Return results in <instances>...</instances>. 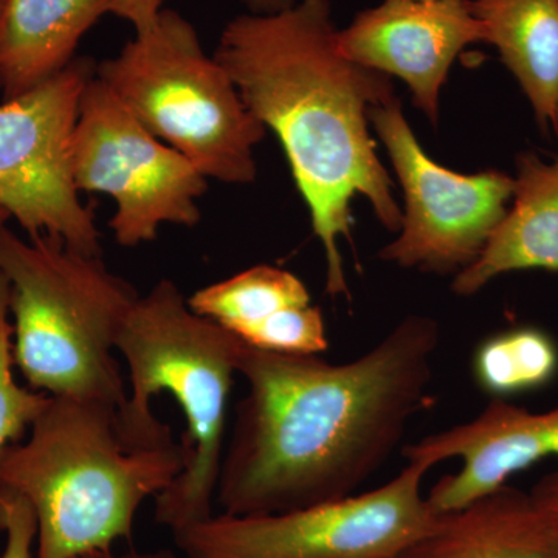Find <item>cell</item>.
Here are the masks:
<instances>
[{"mask_svg":"<svg viewBox=\"0 0 558 558\" xmlns=\"http://www.w3.org/2000/svg\"><path fill=\"white\" fill-rule=\"evenodd\" d=\"M438 344V323L418 315L339 365L242 341L236 371L247 392L220 461L222 513L267 515L357 494L421 410Z\"/></svg>","mask_w":558,"mask_h":558,"instance_id":"6da1fadb","label":"cell"},{"mask_svg":"<svg viewBox=\"0 0 558 558\" xmlns=\"http://www.w3.org/2000/svg\"><path fill=\"white\" fill-rule=\"evenodd\" d=\"M215 58L250 112L281 142L325 248L326 292L349 295L339 241L351 236V201L362 194L381 226L402 227L368 128L369 109L396 97L391 76L341 53L329 0L234 17L220 33Z\"/></svg>","mask_w":558,"mask_h":558,"instance_id":"7a4b0ae2","label":"cell"},{"mask_svg":"<svg viewBox=\"0 0 558 558\" xmlns=\"http://www.w3.org/2000/svg\"><path fill=\"white\" fill-rule=\"evenodd\" d=\"M186 453L163 422L123 405L51 398L28 436L0 454V490L36 519V558H78L130 539L140 506L179 478Z\"/></svg>","mask_w":558,"mask_h":558,"instance_id":"3957f363","label":"cell"},{"mask_svg":"<svg viewBox=\"0 0 558 558\" xmlns=\"http://www.w3.org/2000/svg\"><path fill=\"white\" fill-rule=\"evenodd\" d=\"M0 274L9 284L13 362L28 387L51 398L124 405L117 339L138 299L101 256L50 236L0 231Z\"/></svg>","mask_w":558,"mask_h":558,"instance_id":"277c9868","label":"cell"},{"mask_svg":"<svg viewBox=\"0 0 558 558\" xmlns=\"http://www.w3.org/2000/svg\"><path fill=\"white\" fill-rule=\"evenodd\" d=\"M241 344L236 333L191 310L170 279L138 296L117 339L130 376L124 413L156 422L150 402L170 392L189 425L185 469L156 497L157 523L172 532L213 515Z\"/></svg>","mask_w":558,"mask_h":558,"instance_id":"5b68a950","label":"cell"},{"mask_svg":"<svg viewBox=\"0 0 558 558\" xmlns=\"http://www.w3.org/2000/svg\"><path fill=\"white\" fill-rule=\"evenodd\" d=\"M95 75L150 134L186 157L205 178L230 185L255 180L253 148L266 126L178 11H161L148 32L97 64Z\"/></svg>","mask_w":558,"mask_h":558,"instance_id":"8992f818","label":"cell"},{"mask_svg":"<svg viewBox=\"0 0 558 558\" xmlns=\"http://www.w3.org/2000/svg\"><path fill=\"white\" fill-rule=\"evenodd\" d=\"M428 470L409 462L374 490L267 515L220 513L172 535L189 558H398L435 519L422 492Z\"/></svg>","mask_w":558,"mask_h":558,"instance_id":"52a82bcc","label":"cell"},{"mask_svg":"<svg viewBox=\"0 0 558 558\" xmlns=\"http://www.w3.org/2000/svg\"><path fill=\"white\" fill-rule=\"evenodd\" d=\"M95 68L89 58H75L0 105V208L28 238H54L84 255L101 256L100 230L73 178V135Z\"/></svg>","mask_w":558,"mask_h":558,"instance_id":"ba28073f","label":"cell"},{"mask_svg":"<svg viewBox=\"0 0 558 558\" xmlns=\"http://www.w3.org/2000/svg\"><path fill=\"white\" fill-rule=\"evenodd\" d=\"M73 178L80 193L112 197L109 227L117 244L156 240L161 226L196 227L207 178L186 157L150 134L94 76L83 92L73 135Z\"/></svg>","mask_w":558,"mask_h":558,"instance_id":"9c48e42d","label":"cell"},{"mask_svg":"<svg viewBox=\"0 0 558 558\" xmlns=\"http://www.w3.org/2000/svg\"><path fill=\"white\" fill-rule=\"evenodd\" d=\"M368 117L405 194L400 236L381 248L380 258L405 269L459 274L475 263L505 219L513 178L502 171L462 175L440 167L418 145L396 97L373 106Z\"/></svg>","mask_w":558,"mask_h":558,"instance_id":"30bf717a","label":"cell"},{"mask_svg":"<svg viewBox=\"0 0 558 558\" xmlns=\"http://www.w3.org/2000/svg\"><path fill=\"white\" fill-rule=\"evenodd\" d=\"M475 43H484V32L469 0H385L339 32L348 60L405 81L414 105L435 124L451 64Z\"/></svg>","mask_w":558,"mask_h":558,"instance_id":"8fae6325","label":"cell"},{"mask_svg":"<svg viewBox=\"0 0 558 558\" xmlns=\"http://www.w3.org/2000/svg\"><path fill=\"white\" fill-rule=\"evenodd\" d=\"M409 462L435 468L461 459L427 494L433 513H446L505 486L515 473L543 459L558 458V409L532 413L508 400L492 399L472 421L425 436L403 449Z\"/></svg>","mask_w":558,"mask_h":558,"instance_id":"7c38bea8","label":"cell"},{"mask_svg":"<svg viewBox=\"0 0 558 558\" xmlns=\"http://www.w3.org/2000/svg\"><path fill=\"white\" fill-rule=\"evenodd\" d=\"M398 558H558V527L531 492L505 486L446 513Z\"/></svg>","mask_w":558,"mask_h":558,"instance_id":"4fadbf2b","label":"cell"},{"mask_svg":"<svg viewBox=\"0 0 558 558\" xmlns=\"http://www.w3.org/2000/svg\"><path fill=\"white\" fill-rule=\"evenodd\" d=\"M558 271V159L520 154L512 207L475 263L454 275V293L470 296L492 279L523 270Z\"/></svg>","mask_w":558,"mask_h":558,"instance_id":"5bb4252c","label":"cell"},{"mask_svg":"<svg viewBox=\"0 0 558 558\" xmlns=\"http://www.w3.org/2000/svg\"><path fill=\"white\" fill-rule=\"evenodd\" d=\"M110 0H7L0 40L3 100L39 86L75 60Z\"/></svg>","mask_w":558,"mask_h":558,"instance_id":"9a60e30c","label":"cell"},{"mask_svg":"<svg viewBox=\"0 0 558 558\" xmlns=\"http://www.w3.org/2000/svg\"><path fill=\"white\" fill-rule=\"evenodd\" d=\"M469 9L548 130L558 102V0H469Z\"/></svg>","mask_w":558,"mask_h":558,"instance_id":"2e32d148","label":"cell"},{"mask_svg":"<svg viewBox=\"0 0 558 558\" xmlns=\"http://www.w3.org/2000/svg\"><path fill=\"white\" fill-rule=\"evenodd\" d=\"M189 304L196 314L240 337L279 311L311 304V295L304 282L290 271L256 266L197 290Z\"/></svg>","mask_w":558,"mask_h":558,"instance_id":"e0dca14e","label":"cell"},{"mask_svg":"<svg viewBox=\"0 0 558 558\" xmlns=\"http://www.w3.org/2000/svg\"><path fill=\"white\" fill-rule=\"evenodd\" d=\"M473 379L492 399L508 400L538 391L558 374V344L534 326L502 330L476 348Z\"/></svg>","mask_w":558,"mask_h":558,"instance_id":"ac0fdd59","label":"cell"},{"mask_svg":"<svg viewBox=\"0 0 558 558\" xmlns=\"http://www.w3.org/2000/svg\"><path fill=\"white\" fill-rule=\"evenodd\" d=\"M13 366L9 284L0 274V454L11 444L20 442L50 399L46 392L17 384Z\"/></svg>","mask_w":558,"mask_h":558,"instance_id":"d6986e66","label":"cell"},{"mask_svg":"<svg viewBox=\"0 0 558 558\" xmlns=\"http://www.w3.org/2000/svg\"><path fill=\"white\" fill-rule=\"evenodd\" d=\"M240 339L250 347L289 355H318L329 347L325 318L312 304L279 311L244 330Z\"/></svg>","mask_w":558,"mask_h":558,"instance_id":"ffe728a7","label":"cell"},{"mask_svg":"<svg viewBox=\"0 0 558 558\" xmlns=\"http://www.w3.org/2000/svg\"><path fill=\"white\" fill-rule=\"evenodd\" d=\"M0 531L5 532V548L0 558L33 557L36 519L24 498L0 490Z\"/></svg>","mask_w":558,"mask_h":558,"instance_id":"44dd1931","label":"cell"},{"mask_svg":"<svg viewBox=\"0 0 558 558\" xmlns=\"http://www.w3.org/2000/svg\"><path fill=\"white\" fill-rule=\"evenodd\" d=\"M165 0H110V13L130 22L135 35L148 32L163 11Z\"/></svg>","mask_w":558,"mask_h":558,"instance_id":"7402d4cb","label":"cell"},{"mask_svg":"<svg viewBox=\"0 0 558 558\" xmlns=\"http://www.w3.org/2000/svg\"><path fill=\"white\" fill-rule=\"evenodd\" d=\"M531 495L558 527V464L535 484Z\"/></svg>","mask_w":558,"mask_h":558,"instance_id":"603a6c76","label":"cell"},{"mask_svg":"<svg viewBox=\"0 0 558 558\" xmlns=\"http://www.w3.org/2000/svg\"><path fill=\"white\" fill-rule=\"evenodd\" d=\"M253 14H271L290 9L296 0H241Z\"/></svg>","mask_w":558,"mask_h":558,"instance_id":"cb8c5ba5","label":"cell"},{"mask_svg":"<svg viewBox=\"0 0 558 558\" xmlns=\"http://www.w3.org/2000/svg\"><path fill=\"white\" fill-rule=\"evenodd\" d=\"M124 558H189V557H185V556L178 557L171 553H148V554L131 553L130 556H126Z\"/></svg>","mask_w":558,"mask_h":558,"instance_id":"d4e9b609","label":"cell"},{"mask_svg":"<svg viewBox=\"0 0 558 558\" xmlns=\"http://www.w3.org/2000/svg\"><path fill=\"white\" fill-rule=\"evenodd\" d=\"M78 558H117L113 556L112 549L94 550V553L84 554Z\"/></svg>","mask_w":558,"mask_h":558,"instance_id":"484cf974","label":"cell"},{"mask_svg":"<svg viewBox=\"0 0 558 558\" xmlns=\"http://www.w3.org/2000/svg\"><path fill=\"white\" fill-rule=\"evenodd\" d=\"M10 219L9 213H7L5 209L0 208V231L5 229L7 222H9Z\"/></svg>","mask_w":558,"mask_h":558,"instance_id":"4316f807","label":"cell"},{"mask_svg":"<svg viewBox=\"0 0 558 558\" xmlns=\"http://www.w3.org/2000/svg\"><path fill=\"white\" fill-rule=\"evenodd\" d=\"M7 0H0V40H2V22H3V10H5ZM0 90H2V80H0Z\"/></svg>","mask_w":558,"mask_h":558,"instance_id":"83f0119b","label":"cell"},{"mask_svg":"<svg viewBox=\"0 0 558 558\" xmlns=\"http://www.w3.org/2000/svg\"><path fill=\"white\" fill-rule=\"evenodd\" d=\"M550 126H553L554 131H556L557 138H558V102L556 106V110H554L553 120H550Z\"/></svg>","mask_w":558,"mask_h":558,"instance_id":"f1b7e54d","label":"cell"}]
</instances>
